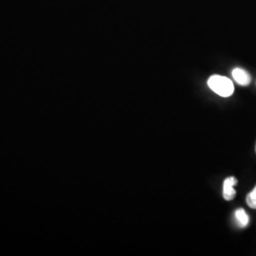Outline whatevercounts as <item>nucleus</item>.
I'll use <instances>...</instances> for the list:
<instances>
[{"label": "nucleus", "mask_w": 256, "mask_h": 256, "mask_svg": "<svg viewBox=\"0 0 256 256\" xmlns=\"http://www.w3.org/2000/svg\"><path fill=\"white\" fill-rule=\"evenodd\" d=\"M208 86L210 90L221 97H230L232 95L234 86L229 78L220 75H212L208 80Z\"/></svg>", "instance_id": "1"}, {"label": "nucleus", "mask_w": 256, "mask_h": 256, "mask_svg": "<svg viewBox=\"0 0 256 256\" xmlns=\"http://www.w3.org/2000/svg\"><path fill=\"white\" fill-rule=\"evenodd\" d=\"M238 180L234 176L227 178L223 183V198L225 200H232L236 196V191L234 190V186L238 184Z\"/></svg>", "instance_id": "2"}, {"label": "nucleus", "mask_w": 256, "mask_h": 256, "mask_svg": "<svg viewBox=\"0 0 256 256\" xmlns=\"http://www.w3.org/2000/svg\"><path fill=\"white\" fill-rule=\"evenodd\" d=\"M232 77L240 86H248L252 81L250 75L245 70L236 68L232 70Z\"/></svg>", "instance_id": "3"}, {"label": "nucleus", "mask_w": 256, "mask_h": 256, "mask_svg": "<svg viewBox=\"0 0 256 256\" xmlns=\"http://www.w3.org/2000/svg\"><path fill=\"white\" fill-rule=\"evenodd\" d=\"M234 216H236V223H238V225L240 228H246L248 225L250 218H248L246 210H244V209L240 208V209L236 210Z\"/></svg>", "instance_id": "4"}, {"label": "nucleus", "mask_w": 256, "mask_h": 256, "mask_svg": "<svg viewBox=\"0 0 256 256\" xmlns=\"http://www.w3.org/2000/svg\"><path fill=\"white\" fill-rule=\"evenodd\" d=\"M246 200H247L248 207H250L252 209H256V187L254 188V190L248 192Z\"/></svg>", "instance_id": "5"}, {"label": "nucleus", "mask_w": 256, "mask_h": 256, "mask_svg": "<svg viewBox=\"0 0 256 256\" xmlns=\"http://www.w3.org/2000/svg\"></svg>", "instance_id": "6"}]
</instances>
